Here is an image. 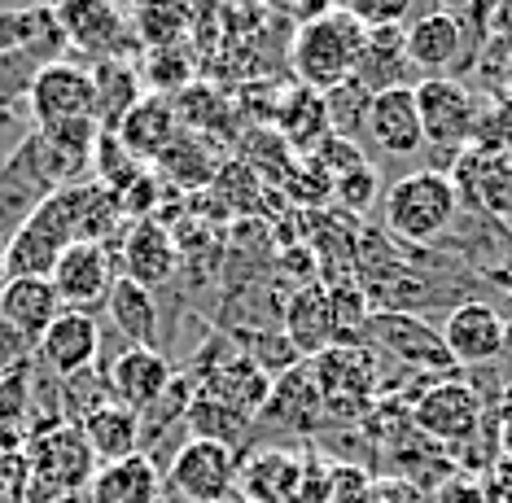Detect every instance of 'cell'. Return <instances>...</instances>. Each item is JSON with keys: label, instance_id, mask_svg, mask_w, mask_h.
<instances>
[{"label": "cell", "instance_id": "cell-1", "mask_svg": "<svg viewBox=\"0 0 512 503\" xmlns=\"http://www.w3.org/2000/svg\"><path fill=\"white\" fill-rule=\"evenodd\" d=\"M460 215V189L447 171H412L381 197V232L399 245H434Z\"/></svg>", "mask_w": 512, "mask_h": 503}, {"label": "cell", "instance_id": "cell-2", "mask_svg": "<svg viewBox=\"0 0 512 503\" xmlns=\"http://www.w3.org/2000/svg\"><path fill=\"white\" fill-rule=\"evenodd\" d=\"M364 44H368V27L355 14H346V9H320L294 35V49H289L294 79L311 92H329L337 84H346V79H355Z\"/></svg>", "mask_w": 512, "mask_h": 503}, {"label": "cell", "instance_id": "cell-3", "mask_svg": "<svg viewBox=\"0 0 512 503\" xmlns=\"http://www.w3.org/2000/svg\"><path fill=\"white\" fill-rule=\"evenodd\" d=\"M307 364L324 403V425H355L377 407L381 359L368 346H329Z\"/></svg>", "mask_w": 512, "mask_h": 503}, {"label": "cell", "instance_id": "cell-4", "mask_svg": "<svg viewBox=\"0 0 512 503\" xmlns=\"http://www.w3.org/2000/svg\"><path fill=\"white\" fill-rule=\"evenodd\" d=\"M27 499L31 503H53L66 495H84L92 473H97V460H92L79 425L62 420V425H49L40 434H31L27 442Z\"/></svg>", "mask_w": 512, "mask_h": 503}, {"label": "cell", "instance_id": "cell-5", "mask_svg": "<svg viewBox=\"0 0 512 503\" xmlns=\"http://www.w3.org/2000/svg\"><path fill=\"white\" fill-rule=\"evenodd\" d=\"M482 412H486V399L460 377L425 381L421 390L407 399V420H412V429L451 455H456L464 442H473L477 425H482Z\"/></svg>", "mask_w": 512, "mask_h": 503}, {"label": "cell", "instance_id": "cell-6", "mask_svg": "<svg viewBox=\"0 0 512 503\" xmlns=\"http://www.w3.org/2000/svg\"><path fill=\"white\" fill-rule=\"evenodd\" d=\"M49 9L66 35V49L88 53L92 62H106V57L136 62V53H141L132 18L119 0H49Z\"/></svg>", "mask_w": 512, "mask_h": 503}, {"label": "cell", "instance_id": "cell-7", "mask_svg": "<svg viewBox=\"0 0 512 503\" xmlns=\"http://www.w3.org/2000/svg\"><path fill=\"white\" fill-rule=\"evenodd\" d=\"M364 346L377 359H390L416 377H447L456 368L447 346H442V333L407 311H372L364 324Z\"/></svg>", "mask_w": 512, "mask_h": 503}, {"label": "cell", "instance_id": "cell-8", "mask_svg": "<svg viewBox=\"0 0 512 503\" xmlns=\"http://www.w3.org/2000/svg\"><path fill=\"white\" fill-rule=\"evenodd\" d=\"M412 92H416V114H421L425 145L447 149V154H460V149L473 145V127H477V114H482V101H477V92L464 84V79H456V75L421 79Z\"/></svg>", "mask_w": 512, "mask_h": 503}, {"label": "cell", "instance_id": "cell-9", "mask_svg": "<svg viewBox=\"0 0 512 503\" xmlns=\"http://www.w3.org/2000/svg\"><path fill=\"white\" fill-rule=\"evenodd\" d=\"M442 346H447L451 364L456 368H482V364H495V359L508 355V342H512V320L495 302L486 298H469V302H456L447 311V324H442Z\"/></svg>", "mask_w": 512, "mask_h": 503}, {"label": "cell", "instance_id": "cell-10", "mask_svg": "<svg viewBox=\"0 0 512 503\" xmlns=\"http://www.w3.org/2000/svg\"><path fill=\"white\" fill-rule=\"evenodd\" d=\"M237 469L241 455L232 447L206 438H189L184 447L171 455L167 464V486L176 490L184 503H224L237 495Z\"/></svg>", "mask_w": 512, "mask_h": 503}, {"label": "cell", "instance_id": "cell-11", "mask_svg": "<svg viewBox=\"0 0 512 503\" xmlns=\"http://www.w3.org/2000/svg\"><path fill=\"white\" fill-rule=\"evenodd\" d=\"M114 280H119V263H114V250L101 241H75L62 250V259H57L49 285L57 302H62V311H101L114 289Z\"/></svg>", "mask_w": 512, "mask_h": 503}, {"label": "cell", "instance_id": "cell-12", "mask_svg": "<svg viewBox=\"0 0 512 503\" xmlns=\"http://www.w3.org/2000/svg\"><path fill=\"white\" fill-rule=\"evenodd\" d=\"M92 75L88 66L79 62H49L36 70L27 88V123L44 132V127H57V123H75V119H92ZM97 123V119H92Z\"/></svg>", "mask_w": 512, "mask_h": 503}, {"label": "cell", "instance_id": "cell-13", "mask_svg": "<svg viewBox=\"0 0 512 503\" xmlns=\"http://www.w3.org/2000/svg\"><path fill=\"white\" fill-rule=\"evenodd\" d=\"M114 263H119V276L136 280L154 294L158 285H167L180 272V250L162 219H127L119 245H114Z\"/></svg>", "mask_w": 512, "mask_h": 503}, {"label": "cell", "instance_id": "cell-14", "mask_svg": "<svg viewBox=\"0 0 512 503\" xmlns=\"http://www.w3.org/2000/svg\"><path fill=\"white\" fill-rule=\"evenodd\" d=\"M176 381V368L162 350H149V346H123L119 355L110 359L106 368V385H110V399L127 407V412H149L162 394L171 390Z\"/></svg>", "mask_w": 512, "mask_h": 503}, {"label": "cell", "instance_id": "cell-15", "mask_svg": "<svg viewBox=\"0 0 512 503\" xmlns=\"http://www.w3.org/2000/svg\"><path fill=\"white\" fill-rule=\"evenodd\" d=\"M473 44L464 35V22L451 18L447 9H434V14H421L412 27L403 31V53L407 62L416 66L421 79H438V75H451L456 66H464V57L473 62Z\"/></svg>", "mask_w": 512, "mask_h": 503}, {"label": "cell", "instance_id": "cell-16", "mask_svg": "<svg viewBox=\"0 0 512 503\" xmlns=\"http://www.w3.org/2000/svg\"><path fill=\"white\" fill-rule=\"evenodd\" d=\"M97 359H101V329L84 311H62L36 342V364L53 372L57 381L97 368Z\"/></svg>", "mask_w": 512, "mask_h": 503}, {"label": "cell", "instance_id": "cell-17", "mask_svg": "<svg viewBox=\"0 0 512 503\" xmlns=\"http://www.w3.org/2000/svg\"><path fill=\"white\" fill-rule=\"evenodd\" d=\"M364 136L372 140V149L386 158H412L425 149L421 132V114H416V92L412 88H390L377 92L368 105V123Z\"/></svg>", "mask_w": 512, "mask_h": 503}, {"label": "cell", "instance_id": "cell-18", "mask_svg": "<svg viewBox=\"0 0 512 503\" xmlns=\"http://www.w3.org/2000/svg\"><path fill=\"white\" fill-rule=\"evenodd\" d=\"M259 420H276L289 434H320L324 429V403H320V390H316L307 359L272 381V394H267Z\"/></svg>", "mask_w": 512, "mask_h": 503}, {"label": "cell", "instance_id": "cell-19", "mask_svg": "<svg viewBox=\"0 0 512 503\" xmlns=\"http://www.w3.org/2000/svg\"><path fill=\"white\" fill-rule=\"evenodd\" d=\"M451 180L495 224H508L512 219V158H495V154H482V149H460Z\"/></svg>", "mask_w": 512, "mask_h": 503}, {"label": "cell", "instance_id": "cell-20", "mask_svg": "<svg viewBox=\"0 0 512 503\" xmlns=\"http://www.w3.org/2000/svg\"><path fill=\"white\" fill-rule=\"evenodd\" d=\"M184 132L180 127V114H176V101H167V97H154V92H145L141 101L127 110V119L119 123V136L123 140V149L132 154L136 162H158L162 158V149L171 145Z\"/></svg>", "mask_w": 512, "mask_h": 503}, {"label": "cell", "instance_id": "cell-21", "mask_svg": "<svg viewBox=\"0 0 512 503\" xmlns=\"http://www.w3.org/2000/svg\"><path fill=\"white\" fill-rule=\"evenodd\" d=\"M88 75H92V97H97L92 119H97L101 132H119L127 110L145 97L141 70H136V62H127V57H106V62H92Z\"/></svg>", "mask_w": 512, "mask_h": 503}, {"label": "cell", "instance_id": "cell-22", "mask_svg": "<svg viewBox=\"0 0 512 503\" xmlns=\"http://www.w3.org/2000/svg\"><path fill=\"white\" fill-rule=\"evenodd\" d=\"M355 79L372 92V97H377V92H390V88L421 84L416 66L407 62V53H403V27H372L368 31V44H364V57H359Z\"/></svg>", "mask_w": 512, "mask_h": 503}, {"label": "cell", "instance_id": "cell-23", "mask_svg": "<svg viewBox=\"0 0 512 503\" xmlns=\"http://www.w3.org/2000/svg\"><path fill=\"white\" fill-rule=\"evenodd\" d=\"M302 473H307V464H302L298 455H289L281 447L259 451V455H250V460H241V469H237L241 499L246 503H289L294 490L302 486Z\"/></svg>", "mask_w": 512, "mask_h": 503}, {"label": "cell", "instance_id": "cell-24", "mask_svg": "<svg viewBox=\"0 0 512 503\" xmlns=\"http://www.w3.org/2000/svg\"><path fill=\"white\" fill-rule=\"evenodd\" d=\"M272 123H276V136L285 140L294 154H311L329 132V110H324V92H311L294 84L289 92H281L272 105Z\"/></svg>", "mask_w": 512, "mask_h": 503}, {"label": "cell", "instance_id": "cell-25", "mask_svg": "<svg viewBox=\"0 0 512 503\" xmlns=\"http://www.w3.org/2000/svg\"><path fill=\"white\" fill-rule=\"evenodd\" d=\"M62 315V302H57L53 285L40 276H9L0 285V320L14 324L22 337L40 342V333Z\"/></svg>", "mask_w": 512, "mask_h": 503}, {"label": "cell", "instance_id": "cell-26", "mask_svg": "<svg viewBox=\"0 0 512 503\" xmlns=\"http://www.w3.org/2000/svg\"><path fill=\"white\" fill-rule=\"evenodd\" d=\"M162 473L145 455H127L114 464H97L88 482V503H158Z\"/></svg>", "mask_w": 512, "mask_h": 503}, {"label": "cell", "instance_id": "cell-27", "mask_svg": "<svg viewBox=\"0 0 512 503\" xmlns=\"http://www.w3.org/2000/svg\"><path fill=\"white\" fill-rule=\"evenodd\" d=\"M285 337L302 359H316L320 350L337 346L333 337V311H329V289L307 285L298 294H289L285 302Z\"/></svg>", "mask_w": 512, "mask_h": 503}, {"label": "cell", "instance_id": "cell-28", "mask_svg": "<svg viewBox=\"0 0 512 503\" xmlns=\"http://www.w3.org/2000/svg\"><path fill=\"white\" fill-rule=\"evenodd\" d=\"M79 434H84L97 464H114V460H127V455H141V416L127 412L119 403H101L97 412H88L79 420Z\"/></svg>", "mask_w": 512, "mask_h": 503}, {"label": "cell", "instance_id": "cell-29", "mask_svg": "<svg viewBox=\"0 0 512 503\" xmlns=\"http://www.w3.org/2000/svg\"><path fill=\"white\" fill-rule=\"evenodd\" d=\"M215 171H219V158H215L211 140H202L193 132H180L154 162L158 180H171V189H184V193H206Z\"/></svg>", "mask_w": 512, "mask_h": 503}, {"label": "cell", "instance_id": "cell-30", "mask_svg": "<svg viewBox=\"0 0 512 503\" xmlns=\"http://www.w3.org/2000/svg\"><path fill=\"white\" fill-rule=\"evenodd\" d=\"M106 311H110L114 329L123 333L127 346L158 350V337H162L158 333V298L149 294L145 285L119 276V280H114V289H110V298H106Z\"/></svg>", "mask_w": 512, "mask_h": 503}, {"label": "cell", "instance_id": "cell-31", "mask_svg": "<svg viewBox=\"0 0 512 503\" xmlns=\"http://www.w3.org/2000/svg\"><path fill=\"white\" fill-rule=\"evenodd\" d=\"M132 35L145 49H176V44H189L193 31V14L184 0H136L132 14Z\"/></svg>", "mask_w": 512, "mask_h": 503}, {"label": "cell", "instance_id": "cell-32", "mask_svg": "<svg viewBox=\"0 0 512 503\" xmlns=\"http://www.w3.org/2000/svg\"><path fill=\"white\" fill-rule=\"evenodd\" d=\"M184 429H189V438H206V442H219V447L237 451L241 442H246V434L254 429V420L246 412H237V407L219 403L215 394L193 390L189 412H184Z\"/></svg>", "mask_w": 512, "mask_h": 503}, {"label": "cell", "instance_id": "cell-33", "mask_svg": "<svg viewBox=\"0 0 512 503\" xmlns=\"http://www.w3.org/2000/svg\"><path fill=\"white\" fill-rule=\"evenodd\" d=\"M176 114H180V127L193 136H219L224 132L228 140L237 136V110L232 101L224 97L219 88H206V84H193L176 97Z\"/></svg>", "mask_w": 512, "mask_h": 503}, {"label": "cell", "instance_id": "cell-34", "mask_svg": "<svg viewBox=\"0 0 512 503\" xmlns=\"http://www.w3.org/2000/svg\"><path fill=\"white\" fill-rule=\"evenodd\" d=\"M136 70H141L145 92L167 97V101H176L184 88L197 84V62H193L189 44H176V49H145Z\"/></svg>", "mask_w": 512, "mask_h": 503}, {"label": "cell", "instance_id": "cell-35", "mask_svg": "<svg viewBox=\"0 0 512 503\" xmlns=\"http://www.w3.org/2000/svg\"><path fill=\"white\" fill-rule=\"evenodd\" d=\"M368 105H372V92L359 84V79H346L324 92V110H329V132L342 136V140H359L364 136V123H368Z\"/></svg>", "mask_w": 512, "mask_h": 503}, {"label": "cell", "instance_id": "cell-36", "mask_svg": "<svg viewBox=\"0 0 512 503\" xmlns=\"http://www.w3.org/2000/svg\"><path fill=\"white\" fill-rule=\"evenodd\" d=\"M44 62H36L27 49H18V53H5L0 57V114H9V110H22L27 114V88H31V79H36V70ZM31 127V123H27Z\"/></svg>", "mask_w": 512, "mask_h": 503}, {"label": "cell", "instance_id": "cell-37", "mask_svg": "<svg viewBox=\"0 0 512 503\" xmlns=\"http://www.w3.org/2000/svg\"><path fill=\"white\" fill-rule=\"evenodd\" d=\"M329 197H337V206H346L351 215H364V210L377 202V171H372V162L337 175V180L329 184Z\"/></svg>", "mask_w": 512, "mask_h": 503}, {"label": "cell", "instance_id": "cell-38", "mask_svg": "<svg viewBox=\"0 0 512 503\" xmlns=\"http://www.w3.org/2000/svg\"><path fill=\"white\" fill-rule=\"evenodd\" d=\"M346 14H355L364 27H399V18H416V0H346Z\"/></svg>", "mask_w": 512, "mask_h": 503}, {"label": "cell", "instance_id": "cell-39", "mask_svg": "<svg viewBox=\"0 0 512 503\" xmlns=\"http://www.w3.org/2000/svg\"><path fill=\"white\" fill-rule=\"evenodd\" d=\"M368 490H372V469H364V464H333L329 503H364Z\"/></svg>", "mask_w": 512, "mask_h": 503}, {"label": "cell", "instance_id": "cell-40", "mask_svg": "<svg viewBox=\"0 0 512 503\" xmlns=\"http://www.w3.org/2000/svg\"><path fill=\"white\" fill-rule=\"evenodd\" d=\"M434 503H495L486 473H456L434 490Z\"/></svg>", "mask_w": 512, "mask_h": 503}, {"label": "cell", "instance_id": "cell-41", "mask_svg": "<svg viewBox=\"0 0 512 503\" xmlns=\"http://www.w3.org/2000/svg\"><path fill=\"white\" fill-rule=\"evenodd\" d=\"M31 44V5H0V57Z\"/></svg>", "mask_w": 512, "mask_h": 503}, {"label": "cell", "instance_id": "cell-42", "mask_svg": "<svg viewBox=\"0 0 512 503\" xmlns=\"http://www.w3.org/2000/svg\"><path fill=\"white\" fill-rule=\"evenodd\" d=\"M31 364H36V342L22 337L14 324L0 320V377H5V372H22Z\"/></svg>", "mask_w": 512, "mask_h": 503}, {"label": "cell", "instance_id": "cell-43", "mask_svg": "<svg viewBox=\"0 0 512 503\" xmlns=\"http://www.w3.org/2000/svg\"><path fill=\"white\" fill-rule=\"evenodd\" d=\"M364 503H425V495L416 490L412 482H403V477H372V490Z\"/></svg>", "mask_w": 512, "mask_h": 503}, {"label": "cell", "instance_id": "cell-44", "mask_svg": "<svg viewBox=\"0 0 512 503\" xmlns=\"http://www.w3.org/2000/svg\"><path fill=\"white\" fill-rule=\"evenodd\" d=\"M491 53H495V92L512 101V40L508 35H495Z\"/></svg>", "mask_w": 512, "mask_h": 503}, {"label": "cell", "instance_id": "cell-45", "mask_svg": "<svg viewBox=\"0 0 512 503\" xmlns=\"http://www.w3.org/2000/svg\"><path fill=\"white\" fill-rule=\"evenodd\" d=\"M486 482H491L495 503H512V460H495L486 469Z\"/></svg>", "mask_w": 512, "mask_h": 503}, {"label": "cell", "instance_id": "cell-46", "mask_svg": "<svg viewBox=\"0 0 512 503\" xmlns=\"http://www.w3.org/2000/svg\"><path fill=\"white\" fill-rule=\"evenodd\" d=\"M9 280V272H5V245H0V285Z\"/></svg>", "mask_w": 512, "mask_h": 503}, {"label": "cell", "instance_id": "cell-47", "mask_svg": "<svg viewBox=\"0 0 512 503\" xmlns=\"http://www.w3.org/2000/svg\"><path fill=\"white\" fill-rule=\"evenodd\" d=\"M53 503H84V499H79V495H66V499H53Z\"/></svg>", "mask_w": 512, "mask_h": 503}]
</instances>
